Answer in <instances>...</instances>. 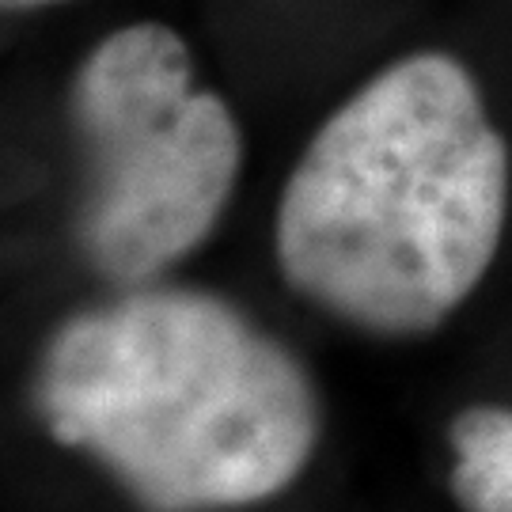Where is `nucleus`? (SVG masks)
I'll list each match as a JSON object with an SVG mask.
<instances>
[{"label":"nucleus","instance_id":"4","mask_svg":"<svg viewBox=\"0 0 512 512\" xmlns=\"http://www.w3.org/2000/svg\"><path fill=\"white\" fill-rule=\"evenodd\" d=\"M456 452L448 486L463 512H512V410L467 406L448 425Z\"/></svg>","mask_w":512,"mask_h":512},{"label":"nucleus","instance_id":"5","mask_svg":"<svg viewBox=\"0 0 512 512\" xmlns=\"http://www.w3.org/2000/svg\"><path fill=\"white\" fill-rule=\"evenodd\" d=\"M4 12H35V8H54V4H69V0H0Z\"/></svg>","mask_w":512,"mask_h":512},{"label":"nucleus","instance_id":"2","mask_svg":"<svg viewBox=\"0 0 512 512\" xmlns=\"http://www.w3.org/2000/svg\"><path fill=\"white\" fill-rule=\"evenodd\" d=\"M46 433L95 456L148 512H213L289 490L319 440L304 365L236 304L126 289L76 311L42 349Z\"/></svg>","mask_w":512,"mask_h":512},{"label":"nucleus","instance_id":"1","mask_svg":"<svg viewBox=\"0 0 512 512\" xmlns=\"http://www.w3.org/2000/svg\"><path fill=\"white\" fill-rule=\"evenodd\" d=\"M505 217L509 145L467 65L425 50L311 137L277 205V266L349 327L421 338L482 285Z\"/></svg>","mask_w":512,"mask_h":512},{"label":"nucleus","instance_id":"3","mask_svg":"<svg viewBox=\"0 0 512 512\" xmlns=\"http://www.w3.org/2000/svg\"><path fill=\"white\" fill-rule=\"evenodd\" d=\"M69 126L76 243L95 274L141 289L205 243L236 190L243 137L232 107L194 88L171 27L129 23L103 38L73 76Z\"/></svg>","mask_w":512,"mask_h":512}]
</instances>
